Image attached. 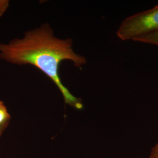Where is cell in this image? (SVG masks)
<instances>
[{"label":"cell","instance_id":"3957f363","mask_svg":"<svg viewBox=\"0 0 158 158\" xmlns=\"http://www.w3.org/2000/svg\"><path fill=\"white\" fill-rule=\"evenodd\" d=\"M10 119L11 115L4 102L0 101V127L8 125Z\"/></svg>","mask_w":158,"mask_h":158},{"label":"cell","instance_id":"277c9868","mask_svg":"<svg viewBox=\"0 0 158 158\" xmlns=\"http://www.w3.org/2000/svg\"><path fill=\"white\" fill-rule=\"evenodd\" d=\"M134 41L158 46V32L136 38Z\"/></svg>","mask_w":158,"mask_h":158},{"label":"cell","instance_id":"52a82bcc","mask_svg":"<svg viewBox=\"0 0 158 158\" xmlns=\"http://www.w3.org/2000/svg\"><path fill=\"white\" fill-rule=\"evenodd\" d=\"M7 127H8V125L0 127V136L2 135V134L3 133V132L4 131V130H6V128H7Z\"/></svg>","mask_w":158,"mask_h":158},{"label":"cell","instance_id":"7a4b0ae2","mask_svg":"<svg viewBox=\"0 0 158 158\" xmlns=\"http://www.w3.org/2000/svg\"><path fill=\"white\" fill-rule=\"evenodd\" d=\"M157 32L158 5L126 18L118 29L117 35L122 40H134Z\"/></svg>","mask_w":158,"mask_h":158},{"label":"cell","instance_id":"6da1fadb","mask_svg":"<svg viewBox=\"0 0 158 158\" xmlns=\"http://www.w3.org/2000/svg\"><path fill=\"white\" fill-rule=\"evenodd\" d=\"M0 59L11 64H31L39 69L56 85L66 104L79 110L83 108L81 99L63 85L59 68L63 60L72 61L75 66L82 68L87 60L74 51L72 40L56 37L49 24L27 31L23 38L0 44Z\"/></svg>","mask_w":158,"mask_h":158},{"label":"cell","instance_id":"5b68a950","mask_svg":"<svg viewBox=\"0 0 158 158\" xmlns=\"http://www.w3.org/2000/svg\"><path fill=\"white\" fill-rule=\"evenodd\" d=\"M9 6L8 1H0V17L6 12Z\"/></svg>","mask_w":158,"mask_h":158},{"label":"cell","instance_id":"8992f818","mask_svg":"<svg viewBox=\"0 0 158 158\" xmlns=\"http://www.w3.org/2000/svg\"><path fill=\"white\" fill-rule=\"evenodd\" d=\"M150 158H158V143L153 149L152 152L151 153Z\"/></svg>","mask_w":158,"mask_h":158}]
</instances>
